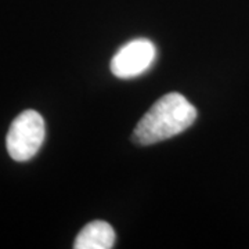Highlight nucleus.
Returning <instances> with one entry per match:
<instances>
[{
	"label": "nucleus",
	"mask_w": 249,
	"mask_h": 249,
	"mask_svg": "<svg viewBox=\"0 0 249 249\" xmlns=\"http://www.w3.org/2000/svg\"><path fill=\"white\" fill-rule=\"evenodd\" d=\"M115 245L114 229L103 220L88 223L76 235L75 249H111Z\"/></svg>",
	"instance_id": "20e7f679"
},
{
	"label": "nucleus",
	"mask_w": 249,
	"mask_h": 249,
	"mask_svg": "<svg viewBox=\"0 0 249 249\" xmlns=\"http://www.w3.org/2000/svg\"><path fill=\"white\" fill-rule=\"evenodd\" d=\"M196 108L180 93H169L157 100L140 119L133 132L139 145H151L183 133L196 119Z\"/></svg>",
	"instance_id": "f257e3e1"
},
{
	"label": "nucleus",
	"mask_w": 249,
	"mask_h": 249,
	"mask_svg": "<svg viewBox=\"0 0 249 249\" xmlns=\"http://www.w3.org/2000/svg\"><path fill=\"white\" fill-rule=\"evenodd\" d=\"M46 137L43 116L37 111L27 109L11 122L6 137L9 155L17 162L32 160L40 150Z\"/></svg>",
	"instance_id": "f03ea898"
},
{
	"label": "nucleus",
	"mask_w": 249,
	"mask_h": 249,
	"mask_svg": "<svg viewBox=\"0 0 249 249\" xmlns=\"http://www.w3.org/2000/svg\"><path fill=\"white\" fill-rule=\"evenodd\" d=\"M157 60V47L148 39L124 43L111 60V72L119 79L137 78L148 71Z\"/></svg>",
	"instance_id": "7ed1b4c3"
}]
</instances>
